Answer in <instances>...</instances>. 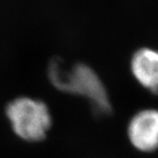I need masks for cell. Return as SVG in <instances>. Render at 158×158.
Listing matches in <instances>:
<instances>
[{"mask_svg":"<svg viewBox=\"0 0 158 158\" xmlns=\"http://www.w3.org/2000/svg\"><path fill=\"white\" fill-rule=\"evenodd\" d=\"M6 115L14 132L25 141L36 142L46 137L52 126V115L43 101L22 96L6 107Z\"/></svg>","mask_w":158,"mask_h":158,"instance_id":"2","label":"cell"},{"mask_svg":"<svg viewBox=\"0 0 158 158\" xmlns=\"http://www.w3.org/2000/svg\"><path fill=\"white\" fill-rule=\"evenodd\" d=\"M48 74L56 89L86 98L100 112L110 110L106 88L97 73L88 65L77 63L65 67L59 59H55L49 66Z\"/></svg>","mask_w":158,"mask_h":158,"instance_id":"1","label":"cell"},{"mask_svg":"<svg viewBox=\"0 0 158 158\" xmlns=\"http://www.w3.org/2000/svg\"><path fill=\"white\" fill-rule=\"evenodd\" d=\"M131 71L143 88L158 93V50L142 48L135 52L131 61Z\"/></svg>","mask_w":158,"mask_h":158,"instance_id":"4","label":"cell"},{"mask_svg":"<svg viewBox=\"0 0 158 158\" xmlns=\"http://www.w3.org/2000/svg\"><path fill=\"white\" fill-rule=\"evenodd\" d=\"M128 138L134 149L152 152L158 149V110L145 109L135 114L128 125Z\"/></svg>","mask_w":158,"mask_h":158,"instance_id":"3","label":"cell"}]
</instances>
